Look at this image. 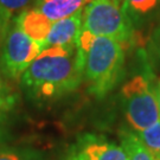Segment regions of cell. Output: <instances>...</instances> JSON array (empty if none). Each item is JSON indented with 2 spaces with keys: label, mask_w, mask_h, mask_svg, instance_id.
Listing matches in <instances>:
<instances>
[{
  "label": "cell",
  "mask_w": 160,
  "mask_h": 160,
  "mask_svg": "<svg viewBox=\"0 0 160 160\" xmlns=\"http://www.w3.org/2000/svg\"><path fill=\"white\" fill-rule=\"evenodd\" d=\"M82 81L83 65L77 44L44 49L20 77L25 92L40 101L58 98L74 92Z\"/></svg>",
  "instance_id": "cell-1"
},
{
  "label": "cell",
  "mask_w": 160,
  "mask_h": 160,
  "mask_svg": "<svg viewBox=\"0 0 160 160\" xmlns=\"http://www.w3.org/2000/svg\"><path fill=\"white\" fill-rule=\"evenodd\" d=\"M76 44L82 57L83 80L89 92L96 97H104L116 86L122 74L123 43L110 37L81 31Z\"/></svg>",
  "instance_id": "cell-2"
},
{
  "label": "cell",
  "mask_w": 160,
  "mask_h": 160,
  "mask_svg": "<svg viewBox=\"0 0 160 160\" xmlns=\"http://www.w3.org/2000/svg\"><path fill=\"white\" fill-rule=\"evenodd\" d=\"M121 95L123 112L133 132L143 131L160 120L155 87L147 75L133 76L122 87Z\"/></svg>",
  "instance_id": "cell-3"
},
{
  "label": "cell",
  "mask_w": 160,
  "mask_h": 160,
  "mask_svg": "<svg viewBox=\"0 0 160 160\" xmlns=\"http://www.w3.org/2000/svg\"><path fill=\"white\" fill-rule=\"evenodd\" d=\"M81 31L125 43L131 38L132 20L114 0H92L82 11Z\"/></svg>",
  "instance_id": "cell-4"
},
{
  "label": "cell",
  "mask_w": 160,
  "mask_h": 160,
  "mask_svg": "<svg viewBox=\"0 0 160 160\" xmlns=\"http://www.w3.org/2000/svg\"><path fill=\"white\" fill-rule=\"evenodd\" d=\"M44 49L43 43L32 40L16 24H11L2 37L0 69L6 77L20 80L30 64Z\"/></svg>",
  "instance_id": "cell-5"
},
{
  "label": "cell",
  "mask_w": 160,
  "mask_h": 160,
  "mask_svg": "<svg viewBox=\"0 0 160 160\" xmlns=\"http://www.w3.org/2000/svg\"><path fill=\"white\" fill-rule=\"evenodd\" d=\"M64 160H127L121 145L103 135L84 133L69 147Z\"/></svg>",
  "instance_id": "cell-6"
},
{
  "label": "cell",
  "mask_w": 160,
  "mask_h": 160,
  "mask_svg": "<svg viewBox=\"0 0 160 160\" xmlns=\"http://www.w3.org/2000/svg\"><path fill=\"white\" fill-rule=\"evenodd\" d=\"M82 28V11L70 17L53 22L51 30L45 39V49L49 46L76 44Z\"/></svg>",
  "instance_id": "cell-7"
},
{
  "label": "cell",
  "mask_w": 160,
  "mask_h": 160,
  "mask_svg": "<svg viewBox=\"0 0 160 160\" xmlns=\"http://www.w3.org/2000/svg\"><path fill=\"white\" fill-rule=\"evenodd\" d=\"M13 22L31 39L43 44L45 43L46 37L52 26L51 20L48 19L36 7L23 11Z\"/></svg>",
  "instance_id": "cell-8"
},
{
  "label": "cell",
  "mask_w": 160,
  "mask_h": 160,
  "mask_svg": "<svg viewBox=\"0 0 160 160\" xmlns=\"http://www.w3.org/2000/svg\"><path fill=\"white\" fill-rule=\"evenodd\" d=\"M92 0H36L38 8L52 23L83 11Z\"/></svg>",
  "instance_id": "cell-9"
},
{
  "label": "cell",
  "mask_w": 160,
  "mask_h": 160,
  "mask_svg": "<svg viewBox=\"0 0 160 160\" xmlns=\"http://www.w3.org/2000/svg\"><path fill=\"white\" fill-rule=\"evenodd\" d=\"M121 146L127 154V160H155L154 155L143 145L132 129L120 132Z\"/></svg>",
  "instance_id": "cell-10"
},
{
  "label": "cell",
  "mask_w": 160,
  "mask_h": 160,
  "mask_svg": "<svg viewBox=\"0 0 160 160\" xmlns=\"http://www.w3.org/2000/svg\"><path fill=\"white\" fill-rule=\"evenodd\" d=\"M32 0H0V37L2 38L11 22L18 17Z\"/></svg>",
  "instance_id": "cell-11"
},
{
  "label": "cell",
  "mask_w": 160,
  "mask_h": 160,
  "mask_svg": "<svg viewBox=\"0 0 160 160\" xmlns=\"http://www.w3.org/2000/svg\"><path fill=\"white\" fill-rule=\"evenodd\" d=\"M140 141L154 155L155 160H160V120L152 126L140 132H134Z\"/></svg>",
  "instance_id": "cell-12"
},
{
  "label": "cell",
  "mask_w": 160,
  "mask_h": 160,
  "mask_svg": "<svg viewBox=\"0 0 160 160\" xmlns=\"http://www.w3.org/2000/svg\"><path fill=\"white\" fill-rule=\"evenodd\" d=\"M160 0H123L122 7L132 19L143 17L159 5Z\"/></svg>",
  "instance_id": "cell-13"
},
{
  "label": "cell",
  "mask_w": 160,
  "mask_h": 160,
  "mask_svg": "<svg viewBox=\"0 0 160 160\" xmlns=\"http://www.w3.org/2000/svg\"><path fill=\"white\" fill-rule=\"evenodd\" d=\"M0 160H46V158L34 149L2 147L0 148Z\"/></svg>",
  "instance_id": "cell-14"
},
{
  "label": "cell",
  "mask_w": 160,
  "mask_h": 160,
  "mask_svg": "<svg viewBox=\"0 0 160 160\" xmlns=\"http://www.w3.org/2000/svg\"><path fill=\"white\" fill-rule=\"evenodd\" d=\"M17 94L0 76V115L10 112L17 103Z\"/></svg>",
  "instance_id": "cell-15"
},
{
  "label": "cell",
  "mask_w": 160,
  "mask_h": 160,
  "mask_svg": "<svg viewBox=\"0 0 160 160\" xmlns=\"http://www.w3.org/2000/svg\"><path fill=\"white\" fill-rule=\"evenodd\" d=\"M149 62L155 70L160 71V22L155 26L148 43Z\"/></svg>",
  "instance_id": "cell-16"
},
{
  "label": "cell",
  "mask_w": 160,
  "mask_h": 160,
  "mask_svg": "<svg viewBox=\"0 0 160 160\" xmlns=\"http://www.w3.org/2000/svg\"><path fill=\"white\" fill-rule=\"evenodd\" d=\"M155 94H157V101H158V107H159V113H160V82L155 86Z\"/></svg>",
  "instance_id": "cell-17"
},
{
  "label": "cell",
  "mask_w": 160,
  "mask_h": 160,
  "mask_svg": "<svg viewBox=\"0 0 160 160\" xmlns=\"http://www.w3.org/2000/svg\"><path fill=\"white\" fill-rule=\"evenodd\" d=\"M114 1H116L118 4H120V2H123V0H114Z\"/></svg>",
  "instance_id": "cell-18"
}]
</instances>
